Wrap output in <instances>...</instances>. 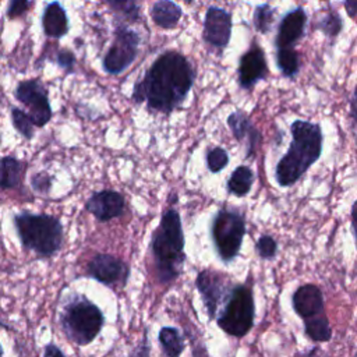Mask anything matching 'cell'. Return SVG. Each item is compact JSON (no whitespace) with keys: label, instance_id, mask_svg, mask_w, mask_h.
Returning a JSON list of instances; mask_svg holds the SVG:
<instances>
[{"label":"cell","instance_id":"obj_1","mask_svg":"<svg viewBox=\"0 0 357 357\" xmlns=\"http://www.w3.org/2000/svg\"><path fill=\"white\" fill-rule=\"evenodd\" d=\"M194 81L195 70L188 59L177 50H166L134 84L131 99L138 105L146 103L148 110L169 116L181 107Z\"/></svg>","mask_w":357,"mask_h":357},{"label":"cell","instance_id":"obj_2","mask_svg":"<svg viewBox=\"0 0 357 357\" xmlns=\"http://www.w3.org/2000/svg\"><path fill=\"white\" fill-rule=\"evenodd\" d=\"M290 134L289 149L275 167V180L283 188L296 184L318 162L324 145V134L318 123L294 120L290 124Z\"/></svg>","mask_w":357,"mask_h":357},{"label":"cell","instance_id":"obj_3","mask_svg":"<svg viewBox=\"0 0 357 357\" xmlns=\"http://www.w3.org/2000/svg\"><path fill=\"white\" fill-rule=\"evenodd\" d=\"M184 245L185 238L180 213L174 208H167L151 237V252L159 283L170 284L181 275L185 262Z\"/></svg>","mask_w":357,"mask_h":357},{"label":"cell","instance_id":"obj_4","mask_svg":"<svg viewBox=\"0 0 357 357\" xmlns=\"http://www.w3.org/2000/svg\"><path fill=\"white\" fill-rule=\"evenodd\" d=\"M13 222L25 250L33 251L39 258H50L60 251L64 241V229L59 218L20 211L13 216Z\"/></svg>","mask_w":357,"mask_h":357},{"label":"cell","instance_id":"obj_5","mask_svg":"<svg viewBox=\"0 0 357 357\" xmlns=\"http://www.w3.org/2000/svg\"><path fill=\"white\" fill-rule=\"evenodd\" d=\"M103 325L102 310L84 294L70 296L60 312V326L66 337L78 346L92 343Z\"/></svg>","mask_w":357,"mask_h":357},{"label":"cell","instance_id":"obj_6","mask_svg":"<svg viewBox=\"0 0 357 357\" xmlns=\"http://www.w3.org/2000/svg\"><path fill=\"white\" fill-rule=\"evenodd\" d=\"M255 301L252 286L236 283L231 286L218 317V326L231 337H244L254 326Z\"/></svg>","mask_w":357,"mask_h":357},{"label":"cell","instance_id":"obj_7","mask_svg":"<svg viewBox=\"0 0 357 357\" xmlns=\"http://www.w3.org/2000/svg\"><path fill=\"white\" fill-rule=\"evenodd\" d=\"M244 236V213L229 208H222L215 213L211 225V237L222 262L229 264L238 257Z\"/></svg>","mask_w":357,"mask_h":357},{"label":"cell","instance_id":"obj_8","mask_svg":"<svg viewBox=\"0 0 357 357\" xmlns=\"http://www.w3.org/2000/svg\"><path fill=\"white\" fill-rule=\"evenodd\" d=\"M139 33L131 29L126 22H116L113 40L102 59L103 70L110 75L124 73L137 59L139 50Z\"/></svg>","mask_w":357,"mask_h":357},{"label":"cell","instance_id":"obj_9","mask_svg":"<svg viewBox=\"0 0 357 357\" xmlns=\"http://www.w3.org/2000/svg\"><path fill=\"white\" fill-rule=\"evenodd\" d=\"M15 99L25 107L33 127H45L52 119V106L46 85L39 78L20 81L14 89Z\"/></svg>","mask_w":357,"mask_h":357},{"label":"cell","instance_id":"obj_10","mask_svg":"<svg viewBox=\"0 0 357 357\" xmlns=\"http://www.w3.org/2000/svg\"><path fill=\"white\" fill-rule=\"evenodd\" d=\"M233 283L222 272L202 269L195 278V287L201 296L204 307L211 321L216 319Z\"/></svg>","mask_w":357,"mask_h":357},{"label":"cell","instance_id":"obj_11","mask_svg":"<svg viewBox=\"0 0 357 357\" xmlns=\"http://www.w3.org/2000/svg\"><path fill=\"white\" fill-rule=\"evenodd\" d=\"M88 275L109 287H124L130 278V265L112 254H95L86 266Z\"/></svg>","mask_w":357,"mask_h":357},{"label":"cell","instance_id":"obj_12","mask_svg":"<svg viewBox=\"0 0 357 357\" xmlns=\"http://www.w3.org/2000/svg\"><path fill=\"white\" fill-rule=\"evenodd\" d=\"M231 13L218 6H209L204 17L202 39L206 45L222 53L231 38Z\"/></svg>","mask_w":357,"mask_h":357},{"label":"cell","instance_id":"obj_13","mask_svg":"<svg viewBox=\"0 0 357 357\" xmlns=\"http://www.w3.org/2000/svg\"><path fill=\"white\" fill-rule=\"evenodd\" d=\"M269 68L264 49L254 40L252 45L240 56L237 77L241 89H251L268 77Z\"/></svg>","mask_w":357,"mask_h":357},{"label":"cell","instance_id":"obj_14","mask_svg":"<svg viewBox=\"0 0 357 357\" xmlns=\"http://www.w3.org/2000/svg\"><path fill=\"white\" fill-rule=\"evenodd\" d=\"M126 199L123 194L114 190H100L93 192L85 202V211L93 215L99 222H109L123 215Z\"/></svg>","mask_w":357,"mask_h":357},{"label":"cell","instance_id":"obj_15","mask_svg":"<svg viewBox=\"0 0 357 357\" xmlns=\"http://www.w3.org/2000/svg\"><path fill=\"white\" fill-rule=\"evenodd\" d=\"M291 305L294 312L303 321L325 315L322 290L314 283H305L298 286L291 294Z\"/></svg>","mask_w":357,"mask_h":357},{"label":"cell","instance_id":"obj_16","mask_svg":"<svg viewBox=\"0 0 357 357\" xmlns=\"http://www.w3.org/2000/svg\"><path fill=\"white\" fill-rule=\"evenodd\" d=\"M307 25V13L303 7H296L286 13L278 25L273 40L276 49L293 47V45L304 36Z\"/></svg>","mask_w":357,"mask_h":357},{"label":"cell","instance_id":"obj_17","mask_svg":"<svg viewBox=\"0 0 357 357\" xmlns=\"http://www.w3.org/2000/svg\"><path fill=\"white\" fill-rule=\"evenodd\" d=\"M227 127L230 128L234 139L237 142L245 144V158H251L255 155L257 148L262 141L261 132L252 124L250 116L244 110H234L226 119Z\"/></svg>","mask_w":357,"mask_h":357},{"label":"cell","instance_id":"obj_18","mask_svg":"<svg viewBox=\"0 0 357 357\" xmlns=\"http://www.w3.org/2000/svg\"><path fill=\"white\" fill-rule=\"evenodd\" d=\"M42 29L47 38L60 39L68 33L70 24L66 8L59 1L47 3L42 13Z\"/></svg>","mask_w":357,"mask_h":357},{"label":"cell","instance_id":"obj_19","mask_svg":"<svg viewBox=\"0 0 357 357\" xmlns=\"http://www.w3.org/2000/svg\"><path fill=\"white\" fill-rule=\"evenodd\" d=\"M28 163L14 155L0 156V188L15 190L24 184Z\"/></svg>","mask_w":357,"mask_h":357},{"label":"cell","instance_id":"obj_20","mask_svg":"<svg viewBox=\"0 0 357 357\" xmlns=\"http://www.w3.org/2000/svg\"><path fill=\"white\" fill-rule=\"evenodd\" d=\"M151 18L153 24L162 29H173L183 17V8L170 0L155 1L151 6Z\"/></svg>","mask_w":357,"mask_h":357},{"label":"cell","instance_id":"obj_21","mask_svg":"<svg viewBox=\"0 0 357 357\" xmlns=\"http://www.w3.org/2000/svg\"><path fill=\"white\" fill-rule=\"evenodd\" d=\"M254 180H255V174L252 169L250 166L240 165L231 172L226 183L227 192L236 197H245L251 191Z\"/></svg>","mask_w":357,"mask_h":357},{"label":"cell","instance_id":"obj_22","mask_svg":"<svg viewBox=\"0 0 357 357\" xmlns=\"http://www.w3.org/2000/svg\"><path fill=\"white\" fill-rule=\"evenodd\" d=\"M158 340L166 357H180L185 349L184 337L174 326L160 328L158 333Z\"/></svg>","mask_w":357,"mask_h":357},{"label":"cell","instance_id":"obj_23","mask_svg":"<svg viewBox=\"0 0 357 357\" xmlns=\"http://www.w3.org/2000/svg\"><path fill=\"white\" fill-rule=\"evenodd\" d=\"M275 61L280 74L286 78L291 79L300 71V54L294 47L276 49Z\"/></svg>","mask_w":357,"mask_h":357},{"label":"cell","instance_id":"obj_24","mask_svg":"<svg viewBox=\"0 0 357 357\" xmlns=\"http://www.w3.org/2000/svg\"><path fill=\"white\" fill-rule=\"evenodd\" d=\"M304 322V333L314 343H326L332 339V326L329 319L325 315H321L314 319L303 321Z\"/></svg>","mask_w":357,"mask_h":357},{"label":"cell","instance_id":"obj_25","mask_svg":"<svg viewBox=\"0 0 357 357\" xmlns=\"http://www.w3.org/2000/svg\"><path fill=\"white\" fill-rule=\"evenodd\" d=\"M317 29L329 38H336L343 29V20L336 10L329 7V10L325 11L321 18H318Z\"/></svg>","mask_w":357,"mask_h":357},{"label":"cell","instance_id":"obj_26","mask_svg":"<svg viewBox=\"0 0 357 357\" xmlns=\"http://www.w3.org/2000/svg\"><path fill=\"white\" fill-rule=\"evenodd\" d=\"M106 4L123 20L121 22H135L141 17L139 6L132 0H110Z\"/></svg>","mask_w":357,"mask_h":357},{"label":"cell","instance_id":"obj_27","mask_svg":"<svg viewBox=\"0 0 357 357\" xmlns=\"http://www.w3.org/2000/svg\"><path fill=\"white\" fill-rule=\"evenodd\" d=\"M275 21V8L271 7V4L264 3V4H258L254 8V15H252V22H254V28L259 32V33H268L272 29Z\"/></svg>","mask_w":357,"mask_h":357},{"label":"cell","instance_id":"obj_28","mask_svg":"<svg viewBox=\"0 0 357 357\" xmlns=\"http://www.w3.org/2000/svg\"><path fill=\"white\" fill-rule=\"evenodd\" d=\"M11 121L20 135H22L25 139L33 138V124L24 109L13 106L11 107Z\"/></svg>","mask_w":357,"mask_h":357},{"label":"cell","instance_id":"obj_29","mask_svg":"<svg viewBox=\"0 0 357 357\" xmlns=\"http://www.w3.org/2000/svg\"><path fill=\"white\" fill-rule=\"evenodd\" d=\"M205 162L211 173H219L229 165V153L222 146H213L206 152Z\"/></svg>","mask_w":357,"mask_h":357},{"label":"cell","instance_id":"obj_30","mask_svg":"<svg viewBox=\"0 0 357 357\" xmlns=\"http://www.w3.org/2000/svg\"><path fill=\"white\" fill-rule=\"evenodd\" d=\"M255 250L261 259L272 261L278 254V241L271 234H262L255 243Z\"/></svg>","mask_w":357,"mask_h":357},{"label":"cell","instance_id":"obj_31","mask_svg":"<svg viewBox=\"0 0 357 357\" xmlns=\"http://www.w3.org/2000/svg\"><path fill=\"white\" fill-rule=\"evenodd\" d=\"M53 185V176H50L46 172L35 173L31 177V187L38 194H49Z\"/></svg>","mask_w":357,"mask_h":357},{"label":"cell","instance_id":"obj_32","mask_svg":"<svg viewBox=\"0 0 357 357\" xmlns=\"http://www.w3.org/2000/svg\"><path fill=\"white\" fill-rule=\"evenodd\" d=\"M54 61L56 64L63 68L67 74L73 73L74 71V67L77 64V59H75V54L70 50V49H59L56 53H54Z\"/></svg>","mask_w":357,"mask_h":357},{"label":"cell","instance_id":"obj_33","mask_svg":"<svg viewBox=\"0 0 357 357\" xmlns=\"http://www.w3.org/2000/svg\"><path fill=\"white\" fill-rule=\"evenodd\" d=\"M32 6V1H26V0H11L7 6V18L14 20L21 17L22 14H25L29 7Z\"/></svg>","mask_w":357,"mask_h":357},{"label":"cell","instance_id":"obj_34","mask_svg":"<svg viewBox=\"0 0 357 357\" xmlns=\"http://www.w3.org/2000/svg\"><path fill=\"white\" fill-rule=\"evenodd\" d=\"M151 356V346H149V340H148V335L146 332L144 333L142 340L139 342L138 346H135L128 357H149Z\"/></svg>","mask_w":357,"mask_h":357},{"label":"cell","instance_id":"obj_35","mask_svg":"<svg viewBox=\"0 0 357 357\" xmlns=\"http://www.w3.org/2000/svg\"><path fill=\"white\" fill-rule=\"evenodd\" d=\"M293 357H329V356L319 346H312L310 349L296 351Z\"/></svg>","mask_w":357,"mask_h":357},{"label":"cell","instance_id":"obj_36","mask_svg":"<svg viewBox=\"0 0 357 357\" xmlns=\"http://www.w3.org/2000/svg\"><path fill=\"white\" fill-rule=\"evenodd\" d=\"M42 357H67V356L54 343H47L43 347V356Z\"/></svg>","mask_w":357,"mask_h":357},{"label":"cell","instance_id":"obj_37","mask_svg":"<svg viewBox=\"0 0 357 357\" xmlns=\"http://www.w3.org/2000/svg\"><path fill=\"white\" fill-rule=\"evenodd\" d=\"M350 119L354 127H357V88L353 91L351 96H350Z\"/></svg>","mask_w":357,"mask_h":357},{"label":"cell","instance_id":"obj_38","mask_svg":"<svg viewBox=\"0 0 357 357\" xmlns=\"http://www.w3.org/2000/svg\"><path fill=\"white\" fill-rule=\"evenodd\" d=\"M350 219H351V230H353L354 240H356V245H357V199H356V201L353 202V205H351Z\"/></svg>","mask_w":357,"mask_h":357},{"label":"cell","instance_id":"obj_39","mask_svg":"<svg viewBox=\"0 0 357 357\" xmlns=\"http://www.w3.org/2000/svg\"><path fill=\"white\" fill-rule=\"evenodd\" d=\"M343 7H344L349 17L354 18L357 15V0H346L343 3Z\"/></svg>","mask_w":357,"mask_h":357},{"label":"cell","instance_id":"obj_40","mask_svg":"<svg viewBox=\"0 0 357 357\" xmlns=\"http://www.w3.org/2000/svg\"><path fill=\"white\" fill-rule=\"evenodd\" d=\"M3 354H4V351H3V346L0 343V357H3Z\"/></svg>","mask_w":357,"mask_h":357},{"label":"cell","instance_id":"obj_41","mask_svg":"<svg viewBox=\"0 0 357 357\" xmlns=\"http://www.w3.org/2000/svg\"><path fill=\"white\" fill-rule=\"evenodd\" d=\"M0 144H1V135H0Z\"/></svg>","mask_w":357,"mask_h":357}]
</instances>
